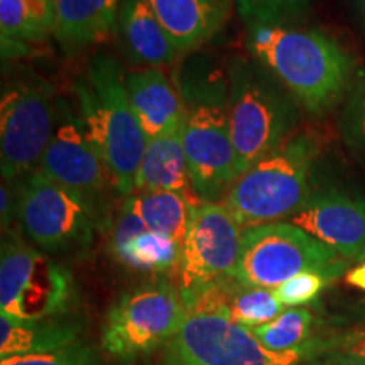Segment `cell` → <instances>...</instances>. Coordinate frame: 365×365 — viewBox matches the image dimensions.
Listing matches in <instances>:
<instances>
[{
    "label": "cell",
    "mask_w": 365,
    "mask_h": 365,
    "mask_svg": "<svg viewBox=\"0 0 365 365\" xmlns=\"http://www.w3.org/2000/svg\"><path fill=\"white\" fill-rule=\"evenodd\" d=\"M173 81L182 102V145L196 193L203 203H222L239 176L227 65L193 54L178 66Z\"/></svg>",
    "instance_id": "6da1fadb"
},
{
    "label": "cell",
    "mask_w": 365,
    "mask_h": 365,
    "mask_svg": "<svg viewBox=\"0 0 365 365\" xmlns=\"http://www.w3.org/2000/svg\"><path fill=\"white\" fill-rule=\"evenodd\" d=\"M247 49L313 115H323L345 97L354 63L335 39L317 29L249 26Z\"/></svg>",
    "instance_id": "7a4b0ae2"
},
{
    "label": "cell",
    "mask_w": 365,
    "mask_h": 365,
    "mask_svg": "<svg viewBox=\"0 0 365 365\" xmlns=\"http://www.w3.org/2000/svg\"><path fill=\"white\" fill-rule=\"evenodd\" d=\"M75 95L91 144L110 173L117 193L127 198L134 193L148 137L132 110L125 75L115 58L95 54L75 83Z\"/></svg>",
    "instance_id": "3957f363"
},
{
    "label": "cell",
    "mask_w": 365,
    "mask_h": 365,
    "mask_svg": "<svg viewBox=\"0 0 365 365\" xmlns=\"http://www.w3.org/2000/svg\"><path fill=\"white\" fill-rule=\"evenodd\" d=\"M232 143L242 175L293 135L299 103L262 63L234 56L227 63Z\"/></svg>",
    "instance_id": "277c9868"
},
{
    "label": "cell",
    "mask_w": 365,
    "mask_h": 365,
    "mask_svg": "<svg viewBox=\"0 0 365 365\" xmlns=\"http://www.w3.org/2000/svg\"><path fill=\"white\" fill-rule=\"evenodd\" d=\"M317 143L307 134L291 135L286 143L237 176L223 198L235 222L244 228L284 222L313 193Z\"/></svg>",
    "instance_id": "5b68a950"
},
{
    "label": "cell",
    "mask_w": 365,
    "mask_h": 365,
    "mask_svg": "<svg viewBox=\"0 0 365 365\" xmlns=\"http://www.w3.org/2000/svg\"><path fill=\"white\" fill-rule=\"evenodd\" d=\"M58 98L48 80L19 71L2 86L0 164L2 181L17 182L39 170L56 124Z\"/></svg>",
    "instance_id": "8992f818"
},
{
    "label": "cell",
    "mask_w": 365,
    "mask_h": 365,
    "mask_svg": "<svg viewBox=\"0 0 365 365\" xmlns=\"http://www.w3.org/2000/svg\"><path fill=\"white\" fill-rule=\"evenodd\" d=\"M349 264L303 228L289 222H274L242 232L235 279L274 289L298 274L318 272L331 282L344 276Z\"/></svg>",
    "instance_id": "52a82bcc"
},
{
    "label": "cell",
    "mask_w": 365,
    "mask_h": 365,
    "mask_svg": "<svg viewBox=\"0 0 365 365\" xmlns=\"http://www.w3.org/2000/svg\"><path fill=\"white\" fill-rule=\"evenodd\" d=\"M75 298L71 272L11 228L0 252V314L16 319L63 317Z\"/></svg>",
    "instance_id": "ba28073f"
},
{
    "label": "cell",
    "mask_w": 365,
    "mask_h": 365,
    "mask_svg": "<svg viewBox=\"0 0 365 365\" xmlns=\"http://www.w3.org/2000/svg\"><path fill=\"white\" fill-rule=\"evenodd\" d=\"M22 237L49 255H81L102 222L88 203L36 170L16 182Z\"/></svg>",
    "instance_id": "9c48e42d"
},
{
    "label": "cell",
    "mask_w": 365,
    "mask_h": 365,
    "mask_svg": "<svg viewBox=\"0 0 365 365\" xmlns=\"http://www.w3.org/2000/svg\"><path fill=\"white\" fill-rule=\"evenodd\" d=\"M188 318L178 286L156 281L143 284L110 308L103 327V349L112 357L134 360L168 345Z\"/></svg>",
    "instance_id": "30bf717a"
},
{
    "label": "cell",
    "mask_w": 365,
    "mask_h": 365,
    "mask_svg": "<svg viewBox=\"0 0 365 365\" xmlns=\"http://www.w3.org/2000/svg\"><path fill=\"white\" fill-rule=\"evenodd\" d=\"M39 171L88 203L102 225L108 222L115 185L86 134L78 108L63 98H58L56 124Z\"/></svg>",
    "instance_id": "8fae6325"
},
{
    "label": "cell",
    "mask_w": 365,
    "mask_h": 365,
    "mask_svg": "<svg viewBox=\"0 0 365 365\" xmlns=\"http://www.w3.org/2000/svg\"><path fill=\"white\" fill-rule=\"evenodd\" d=\"M242 228L223 203L193 210L176 266L178 289L185 304L207 287L235 277L242 250Z\"/></svg>",
    "instance_id": "7c38bea8"
},
{
    "label": "cell",
    "mask_w": 365,
    "mask_h": 365,
    "mask_svg": "<svg viewBox=\"0 0 365 365\" xmlns=\"http://www.w3.org/2000/svg\"><path fill=\"white\" fill-rule=\"evenodd\" d=\"M303 354L271 352L250 328L207 313H188L168 344L166 365H299Z\"/></svg>",
    "instance_id": "4fadbf2b"
},
{
    "label": "cell",
    "mask_w": 365,
    "mask_h": 365,
    "mask_svg": "<svg viewBox=\"0 0 365 365\" xmlns=\"http://www.w3.org/2000/svg\"><path fill=\"white\" fill-rule=\"evenodd\" d=\"M287 222L328 245L346 262H365V198L340 188L314 190Z\"/></svg>",
    "instance_id": "5bb4252c"
},
{
    "label": "cell",
    "mask_w": 365,
    "mask_h": 365,
    "mask_svg": "<svg viewBox=\"0 0 365 365\" xmlns=\"http://www.w3.org/2000/svg\"><path fill=\"white\" fill-rule=\"evenodd\" d=\"M125 90L148 140L181 129L180 91L161 68H137L129 71L125 75Z\"/></svg>",
    "instance_id": "9a60e30c"
},
{
    "label": "cell",
    "mask_w": 365,
    "mask_h": 365,
    "mask_svg": "<svg viewBox=\"0 0 365 365\" xmlns=\"http://www.w3.org/2000/svg\"><path fill=\"white\" fill-rule=\"evenodd\" d=\"M186 309L188 313L218 314L242 327L254 328L272 322L286 308L269 287L247 286L228 277L202 291L186 304Z\"/></svg>",
    "instance_id": "2e32d148"
},
{
    "label": "cell",
    "mask_w": 365,
    "mask_h": 365,
    "mask_svg": "<svg viewBox=\"0 0 365 365\" xmlns=\"http://www.w3.org/2000/svg\"><path fill=\"white\" fill-rule=\"evenodd\" d=\"M234 0H148L178 51L190 53L227 24Z\"/></svg>",
    "instance_id": "e0dca14e"
},
{
    "label": "cell",
    "mask_w": 365,
    "mask_h": 365,
    "mask_svg": "<svg viewBox=\"0 0 365 365\" xmlns=\"http://www.w3.org/2000/svg\"><path fill=\"white\" fill-rule=\"evenodd\" d=\"M117 26L127 58L137 66L163 68L181 56L148 0H120Z\"/></svg>",
    "instance_id": "ac0fdd59"
},
{
    "label": "cell",
    "mask_w": 365,
    "mask_h": 365,
    "mask_svg": "<svg viewBox=\"0 0 365 365\" xmlns=\"http://www.w3.org/2000/svg\"><path fill=\"white\" fill-rule=\"evenodd\" d=\"M137 191H175L195 207L203 203L191 180L181 129L148 140L135 178L134 193Z\"/></svg>",
    "instance_id": "d6986e66"
},
{
    "label": "cell",
    "mask_w": 365,
    "mask_h": 365,
    "mask_svg": "<svg viewBox=\"0 0 365 365\" xmlns=\"http://www.w3.org/2000/svg\"><path fill=\"white\" fill-rule=\"evenodd\" d=\"M81 323L68 314L43 319H16L0 314V357L44 354L78 341Z\"/></svg>",
    "instance_id": "ffe728a7"
},
{
    "label": "cell",
    "mask_w": 365,
    "mask_h": 365,
    "mask_svg": "<svg viewBox=\"0 0 365 365\" xmlns=\"http://www.w3.org/2000/svg\"><path fill=\"white\" fill-rule=\"evenodd\" d=\"M58 43L68 53H78L112 33L120 0H54Z\"/></svg>",
    "instance_id": "44dd1931"
},
{
    "label": "cell",
    "mask_w": 365,
    "mask_h": 365,
    "mask_svg": "<svg viewBox=\"0 0 365 365\" xmlns=\"http://www.w3.org/2000/svg\"><path fill=\"white\" fill-rule=\"evenodd\" d=\"M150 232L171 237L182 244L193 210L188 198L175 191H137L122 203Z\"/></svg>",
    "instance_id": "7402d4cb"
},
{
    "label": "cell",
    "mask_w": 365,
    "mask_h": 365,
    "mask_svg": "<svg viewBox=\"0 0 365 365\" xmlns=\"http://www.w3.org/2000/svg\"><path fill=\"white\" fill-rule=\"evenodd\" d=\"M56 4L54 0H0V33L4 53L24 48L54 34Z\"/></svg>",
    "instance_id": "603a6c76"
},
{
    "label": "cell",
    "mask_w": 365,
    "mask_h": 365,
    "mask_svg": "<svg viewBox=\"0 0 365 365\" xmlns=\"http://www.w3.org/2000/svg\"><path fill=\"white\" fill-rule=\"evenodd\" d=\"M180 252V242L144 228L113 254V257L130 271L161 274L176 269Z\"/></svg>",
    "instance_id": "cb8c5ba5"
},
{
    "label": "cell",
    "mask_w": 365,
    "mask_h": 365,
    "mask_svg": "<svg viewBox=\"0 0 365 365\" xmlns=\"http://www.w3.org/2000/svg\"><path fill=\"white\" fill-rule=\"evenodd\" d=\"M313 314L307 308H287L266 325L250 328L254 336L271 352H299L309 341Z\"/></svg>",
    "instance_id": "d4e9b609"
},
{
    "label": "cell",
    "mask_w": 365,
    "mask_h": 365,
    "mask_svg": "<svg viewBox=\"0 0 365 365\" xmlns=\"http://www.w3.org/2000/svg\"><path fill=\"white\" fill-rule=\"evenodd\" d=\"M313 0H235L239 14L249 26H286L303 16Z\"/></svg>",
    "instance_id": "484cf974"
},
{
    "label": "cell",
    "mask_w": 365,
    "mask_h": 365,
    "mask_svg": "<svg viewBox=\"0 0 365 365\" xmlns=\"http://www.w3.org/2000/svg\"><path fill=\"white\" fill-rule=\"evenodd\" d=\"M340 134L355 156L365 159V80L350 90L340 113Z\"/></svg>",
    "instance_id": "4316f807"
},
{
    "label": "cell",
    "mask_w": 365,
    "mask_h": 365,
    "mask_svg": "<svg viewBox=\"0 0 365 365\" xmlns=\"http://www.w3.org/2000/svg\"><path fill=\"white\" fill-rule=\"evenodd\" d=\"M327 352L345 354L365 362V323H360V325H355L340 333H333L327 339L309 340L303 350V359Z\"/></svg>",
    "instance_id": "83f0119b"
},
{
    "label": "cell",
    "mask_w": 365,
    "mask_h": 365,
    "mask_svg": "<svg viewBox=\"0 0 365 365\" xmlns=\"http://www.w3.org/2000/svg\"><path fill=\"white\" fill-rule=\"evenodd\" d=\"M328 282L322 274L303 272L274 287L272 293L284 308H299L317 299Z\"/></svg>",
    "instance_id": "f1b7e54d"
},
{
    "label": "cell",
    "mask_w": 365,
    "mask_h": 365,
    "mask_svg": "<svg viewBox=\"0 0 365 365\" xmlns=\"http://www.w3.org/2000/svg\"><path fill=\"white\" fill-rule=\"evenodd\" d=\"M93 350L86 344H73L65 349L53 350L44 354L16 355L0 360V365H95Z\"/></svg>",
    "instance_id": "f546056e"
},
{
    "label": "cell",
    "mask_w": 365,
    "mask_h": 365,
    "mask_svg": "<svg viewBox=\"0 0 365 365\" xmlns=\"http://www.w3.org/2000/svg\"><path fill=\"white\" fill-rule=\"evenodd\" d=\"M299 365H365V362L345 354L327 352V354L314 355V357L304 359V362L301 360Z\"/></svg>",
    "instance_id": "4dcf8cb0"
},
{
    "label": "cell",
    "mask_w": 365,
    "mask_h": 365,
    "mask_svg": "<svg viewBox=\"0 0 365 365\" xmlns=\"http://www.w3.org/2000/svg\"><path fill=\"white\" fill-rule=\"evenodd\" d=\"M345 281L349 282L350 286L365 291V262L357 264V266L350 269V271L345 274Z\"/></svg>",
    "instance_id": "1f68e13d"
},
{
    "label": "cell",
    "mask_w": 365,
    "mask_h": 365,
    "mask_svg": "<svg viewBox=\"0 0 365 365\" xmlns=\"http://www.w3.org/2000/svg\"><path fill=\"white\" fill-rule=\"evenodd\" d=\"M355 11H357L359 17L362 19V22L365 24V0H352Z\"/></svg>",
    "instance_id": "d6a6232c"
}]
</instances>
